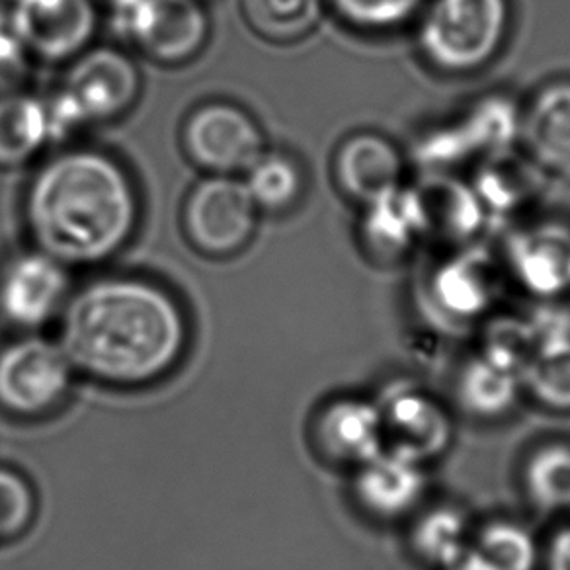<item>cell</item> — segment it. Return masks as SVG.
I'll use <instances>...</instances> for the list:
<instances>
[{
    "label": "cell",
    "instance_id": "6da1fadb",
    "mask_svg": "<svg viewBox=\"0 0 570 570\" xmlns=\"http://www.w3.org/2000/svg\"><path fill=\"white\" fill-rule=\"evenodd\" d=\"M57 342L75 372L110 387L139 389L175 372L190 342V323L165 285L116 274L72 292Z\"/></svg>",
    "mask_w": 570,
    "mask_h": 570
},
{
    "label": "cell",
    "instance_id": "7a4b0ae2",
    "mask_svg": "<svg viewBox=\"0 0 570 570\" xmlns=\"http://www.w3.org/2000/svg\"><path fill=\"white\" fill-rule=\"evenodd\" d=\"M22 215L41 253L67 268L98 266L131 243L141 222V196L114 155L72 145L33 173Z\"/></svg>",
    "mask_w": 570,
    "mask_h": 570
},
{
    "label": "cell",
    "instance_id": "3957f363",
    "mask_svg": "<svg viewBox=\"0 0 570 570\" xmlns=\"http://www.w3.org/2000/svg\"><path fill=\"white\" fill-rule=\"evenodd\" d=\"M141 72L126 51L96 46L75 57L48 104L51 142H71L96 124L126 116L141 95Z\"/></svg>",
    "mask_w": 570,
    "mask_h": 570
},
{
    "label": "cell",
    "instance_id": "277c9868",
    "mask_svg": "<svg viewBox=\"0 0 570 570\" xmlns=\"http://www.w3.org/2000/svg\"><path fill=\"white\" fill-rule=\"evenodd\" d=\"M510 20V0H428L419 48L438 71L471 75L499 56Z\"/></svg>",
    "mask_w": 570,
    "mask_h": 570
},
{
    "label": "cell",
    "instance_id": "5b68a950",
    "mask_svg": "<svg viewBox=\"0 0 570 570\" xmlns=\"http://www.w3.org/2000/svg\"><path fill=\"white\" fill-rule=\"evenodd\" d=\"M522 139V110L508 96H484L461 116L434 127L414 145V157L430 175H448L471 160L512 153Z\"/></svg>",
    "mask_w": 570,
    "mask_h": 570
},
{
    "label": "cell",
    "instance_id": "8992f818",
    "mask_svg": "<svg viewBox=\"0 0 570 570\" xmlns=\"http://www.w3.org/2000/svg\"><path fill=\"white\" fill-rule=\"evenodd\" d=\"M75 373L59 342L38 334L10 342L0 348V411L24 420L53 414L69 399Z\"/></svg>",
    "mask_w": 570,
    "mask_h": 570
},
{
    "label": "cell",
    "instance_id": "52a82bcc",
    "mask_svg": "<svg viewBox=\"0 0 570 570\" xmlns=\"http://www.w3.org/2000/svg\"><path fill=\"white\" fill-rule=\"evenodd\" d=\"M258 215L245 180L207 175L184 199V235L204 256L227 258L245 250L253 240Z\"/></svg>",
    "mask_w": 570,
    "mask_h": 570
},
{
    "label": "cell",
    "instance_id": "ba28073f",
    "mask_svg": "<svg viewBox=\"0 0 570 570\" xmlns=\"http://www.w3.org/2000/svg\"><path fill=\"white\" fill-rule=\"evenodd\" d=\"M186 157L207 175H245L262 153L266 137L253 114L229 100L202 102L183 124Z\"/></svg>",
    "mask_w": 570,
    "mask_h": 570
},
{
    "label": "cell",
    "instance_id": "9c48e42d",
    "mask_svg": "<svg viewBox=\"0 0 570 570\" xmlns=\"http://www.w3.org/2000/svg\"><path fill=\"white\" fill-rule=\"evenodd\" d=\"M71 295L69 268L36 246L0 266V318L17 331L36 334L61 318Z\"/></svg>",
    "mask_w": 570,
    "mask_h": 570
},
{
    "label": "cell",
    "instance_id": "30bf717a",
    "mask_svg": "<svg viewBox=\"0 0 570 570\" xmlns=\"http://www.w3.org/2000/svg\"><path fill=\"white\" fill-rule=\"evenodd\" d=\"M118 17L127 40L155 63H188L204 51L212 36L202 0H137Z\"/></svg>",
    "mask_w": 570,
    "mask_h": 570
},
{
    "label": "cell",
    "instance_id": "8fae6325",
    "mask_svg": "<svg viewBox=\"0 0 570 570\" xmlns=\"http://www.w3.org/2000/svg\"><path fill=\"white\" fill-rule=\"evenodd\" d=\"M499 284V266L489 250L461 246L428 274L424 305L445 325H473L497 302Z\"/></svg>",
    "mask_w": 570,
    "mask_h": 570
},
{
    "label": "cell",
    "instance_id": "7c38bea8",
    "mask_svg": "<svg viewBox=\"0 0 570 570\" xmlns=\"http://www.w3.org/2000/svg\"><path fill=\"white\" fill-rule=\"evenodd\" d=\"M7 10L18 38L43 63H71L98 30L96 0H12Z\"/></svg>",
    "mask_w": 570,
    "mask_h": 570
},
{
    "label": "cell",
    "instance_id": "4fadbf2b",
    "mask_svg": "<svg viewBox=\"0 0 570 570\" xmlns=\"http://www.w3.org/2000/svg\"><path fill=\"white\" fill-rule=\"evenodd\" d=\"M504 262L515 284L533 297L553 302L569 294V225L541 222L514 230L504 246Z\"/></svg>",
    "mask_w": 570,
    "mask_h": 570
},
{
    "label": "cell",
    "instance_id": "5bb4252c",
    "mask_svg": "<svg viewBox=\"0 0 570 570\" xmlns=\"http://www.w3.org/2000/svg\"><path fill=\"white\" fill-rule=\"evenodd\" d=\"M389 450L426 463L450 448L453 424L436 399L414 385H393L380 403Z\"/></svg>",
    "mask_w": 570,
    "mask_h": 570
},
{
    "label": "cell",
    "instance_id": "9a60e30c",
    "mask_svg": "<svg viewBox=\"0 0 570 570\" xmlns=\"http://www.w3.org/2000/svg\"><path fill=\"white\" fill-rule=\"evenodd\" d=\"M333 173L342 194L364 207L403 186L404 159L387 137L362 131L341 142Z\"/></svg>",
    "mask_w": 570,
    "mask_h": 570
},
{
    "label": "cell",
    "instance_id": "2e32d148",
    "mask_svg": "<svg viewBox=\"0 0 570 570\" xmlns=\"http://www.w3.org/2000/svg\"><path fill=\"white\" fill-rule=\"evenodd\" d=\"M430 235L426 206L419 186H401L364 206L360 238L381 261H399Z\"/></svg>",
    "mask_w": 570,
    "mask_h": 570
},
{
    "label": "cell",
    "instance_id": "e0dca14e",
    "mask_svg": "<svg viewBox=\"0 0 570 570\" xmlns=\"http://www.w3.org/2000/svg\"><path fill=\"white\" fill-rule=\"evenodd\" d=\"M356 499L380 520H399L419 507L426 492L424 463L385 448L360 465L354 479Z\"/></svg>",
    "mask_w": 570,
    "mask_h": 570
},
{
    "label": "cell",
    "instance_id": "ac0fdd59",
    "mask_svg": "<svg viewBox=\"0 0 570 570\" xmlns=\"http://www.w3.org/2000/svg\"><path fill=\"white\" fill-rule=\"evenodd\" d=\"M317 440L331 460L364 465L387 448L380 404L364 399L334 401L318 416Z\"/></svg>",
    "mask_w": 570,
    "mask_h": 570
},
{
    "label": "cell",
    "instance_id": "d6986e66",
    "mask_svg": "<svg viewBox=\"0 0 570 570\" xmlns=\"http://www.w3.org/2000/svg\"><path fill=\"white\" fill-rule=\"evenodd\" d=\"M522 139L543 170L570 168V80L539 90L522 111Z\"/></svg>",
    "mask_w": 570,
    "mask_h": 570
},
{
    "label": "cell",
    "instance_id": "ffe728a7",
    "mask_svg": "<svg viewBox=\"0 0 570 570\" xmlns=\"http://www.w3.org/2000/svg\"><path fill=\"white\" fill-rule=\"evenodd\" d=\"M49 142L46 100L26 88L0 95V168L24 167Z\"/></svg>",
    "mask_w": 570,
    "mask_h": 570
},
{
    "label": "cell",
    "instance_id": "44dd1931",
    "mask_svg": "<svg viewBox=\"0 0 570 570\" xmlns=\"http://www.w3.org/2000/svg\"><path fill=\"white\" fill-rule=\"evenodd\" d=\"M419 190L426 206L430 235H442L465 246L489 219L473 184L468 186L448 175H432Z\"/></svg>",
    "mask_w": 570,
    "mask_h": 570
},
{
    "label": "cell",
    "instance_id": "7402d4cb",
    "mask_svg": "<svg viewBox=\"0 0 570 570\" xmlns=\"http://www.w3.org/2000/svg\"><path fill=\"white\" fill-rule=\"evenodd\" d=\"M522 387L520 373L481 354L460 373L458 396L461 406L479 419H499L514 406Z\"/></svg>",
    "mask_w": 570,
    "mask_h": 570
},
{
    "label": "cell",
    "instance_id": "603a6c76",
    "mask_svg": "<svg viewBox=\"0 0 570 570\" xmlns=\"http://www.w3.org/2000/svg\"><path fill=\"white\" fill-rule=\"evenodd\" d=\"M471 539L473 530L468 515L452 507H438L420 515L411 535L420 561L438 570L461 569Z\"/></svg>",
    "mask_w": 570,
    "mask_h": 570
},
{
    "label": "cell",
    "instance_id": "cb8c5ba5",
    "mask_svg": "<svg viewBox=\"0 0 570 570\" xmlns=\"http://www.w3.org/2000/svg\"><path fill=\"white\" fill-rule=\"evenodd\" d=\"M538 163H523L512 153L484 160L473 188L487 215L504 217L525 206L538 190Z\"/></svg>",
    "mask_w": 570,
    "mask_h": 570
},
{
    "label": "cell",
    "instance_id": "d4e9b609",
    "mask_svg": "<svg viewBox=\"0 0 570 570\" xmlns=\"http://www.w3.org/2000/svg\"><path fill=\"white\" fill-rule=\"evenodd\" d=\"M539 547L523 525L492 522L473 533L463 570H535Z\"/></svg>",
    "mask_w": 570,
    "mask_h": 570
},
{
    "label": "cell",
    "instance_id": "484cf974",
    "mask_svg": "<svg viewBox=\"0 0 570 570\" xmlns=\"http://www.w3.org/2000/svg\"><path fill=\"white\" fill-rule=\"evenodd\" d=\"M326 0H240L246 26L269 43H295L315 32Z\"/></svg>",
    "mask_w": 570,
    "mask_h": 570
},
{
    "label": "cell",
    "instance_id": "4316f807",
    "mask_svg": "<svg viewBox=\"0 0 570 570\" xmlns=\"http://www.w3.org/2000/svg\"><path fill=\"white\" fill-rule=\"evenodd\" d=\"M305 170L302 163L284 151L262 153L245 173V186L261 214L289 212L303 198Z\"/></svg>",
    "mask_w": 570,
    "mask_h": 570
},
{
    "label": "cell",
    "instance_id": "83f0119b",
    "mask_svg": "<svg viewBox=\"0 0 570 570\" xmlns=\"http://www.w3.org/2000/svg\"><path fill=\"white\" fill-rule=\"evenodd\" d=\"M525 489L541 510H570V445H546L533 453L525 468Z\"/></svg>",
    "mask_w": 570,
    "mask_h": 570
},
{
    "label": "cell",
    "instance_id": "f1b7e54d",
    "mask_svg": "<svg viewBox=\"0 0 570 570\" xmlns=\"http://www.w3.org/2000/svg\"><path fill=\"white\" fill-rule=\"evenodd\" d=\"M522 380L539 403L554 411H570V341L538 348Z\"/></svg>",
    "mask_w": 570,
    "mask_h": 570
},
{
    "label": "cell",
    "instance_id": "f546056e",
    "mask_svg": "<svg viewBox=\"0 0 570 570\" xmlns=\"http://www.w3.org/2000/svg\"><path fill=\"white\" fill-rule=\"evenodd\" d=\"M428 0H326L342 22L364 32H391L426 9Z\"/></svg>",
    "mask_w": 570,
    "mask_h": 570
},
{
    "label": "cell",
    "instance_id": "4dcf8cb0",
    "mask_svg": "<svg viewBox=\"0 0 570 570\" xmlns=\"http://www.w3.org/2000/svg\"><path fill=\"white\" fill-rule=\"evenodd\" d=\"M535 352H538V342L528 318H494L484 331L481 354L507 365L510 370L520 373L522 377Z\"/></svg>",
    "mask_w": 570,
    "mask_h": 570
},
{
    "label": "cell",
    "instance_id": "1f68e13d",
    "mask_svg": "<svg viewBox=\"0 0 570 570\" xmlns=\"http://www.w3.org/2000/svg\"><path fill=\"white\" fill-rule=\"evenodd\" d=\"M38 512L33 484L20 471L0 468V543L24 535Z\"/></svg>",
    "mask_w": 570,
    "mask_h": 570
},
{
    "label": "cell",
    "instance_id": "d6a6232c",
    "mask_svg": "<svg viewBox=\"0 0 570 570\" xmlns=\"http://www.w3.org/2000/svg\"><path fill=\"white\" fill-rule=\"evenodd\" d=\"M33 57L18 38L9 10L0 9V95L24 90Z\"/></svg>",
    "mask_w": 570,
    "mask_h": 570
},
{
    "label": "cell",
    "instance_id": "836d02e7",
    "mask_svg": "<svg viewBox=\"0 0 570 570\" xmlns=\"http://www.w3.org/2000/svg\"><path fill=\"white\" fill-rule=\"evenodd\" d=\"M547 570H570V525L562 528L549 543L546 559Z\"/></svg>",
    "mask_w": 570,
    "mask_h": 570
},
{
    "label": "cell",
    "instance_id": "e575fe53",
    "mask_svg": "<svg viewBox=\"0 0 570 570\" xmlns=\"http://www.w3.org/2000/svg\"><path fill=\"white\" fill-rule=\"evenodd\" d=\"M96 2H104V4H108L111 10H116V12H121V10L129 9L131 4H135L137 0H96Z\"/></svg>",
    "mask_w": 570,
    "mask_h": 570
},
{
    "label": "cell",
    "instance_id": "d590c367",
    "mask_svg": "<svg viewBox=\"0 0 570 570\" xmlns=\"http://www.w3.org/2000/svg\"><path fill=\"white\" fill-rule=\"evenodd\" d=\"M453 570H463V569H453Z\"/></svg>",
    "mask_w": 570,
    "mask_h": 570
}]
</instances>
